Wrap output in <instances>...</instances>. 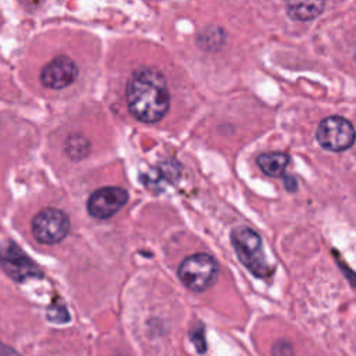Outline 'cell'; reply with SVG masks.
<instances>
[{
	"instance_id": "cell-1",
	"label": "cell",
	"mask_w": 356,
	"mask_h": 356,
	"mask_svg": "<svg viewBox=\"0 0 356 356\" xmlns=\"http://www.w3.org/2000/svg\"><path fill=\"white\" fill-rule=\"evenodd\" d=\"M127 106L139 121H160L170 107V92L164 75L153 67L138 68L127 83Z\"/></svg>"
},
{
	"instance_id": "cell-2",
	"label": "cell",
	"mask_w": 356,
	"mask_h": 356,
	"mask_svg": "<svg viewBox=\"0 0 356 356\" xmlns=\"http://www.w3.org/2000/svg\"><path fill=\"white\" fill-rule=\"evenodd\" d=\"M231 243L239 261L257 278H268L274 267L268 263L263 250L260 235L249 227L239 225L231 232Z\"/></svg>"
},
{
	"instance_id": "cell-3",
	"label": "cell",
	"mask_w": 356,
	"mask_h": 356,
	"mask_svg": "<svg viewBox=\"0 0 356 356\" xmlns=\"http://www.w3.org/2000/svg\"><path fill=\"white\" fill-rule=\"evenodd\" d=\"M218 275L217 261L206 253L191 254L178 267L181 282L193 292H203L214 285Z\"/></svg>"
},
{
	"instance_id": "cell-4",
	"label": "cell",
	"mask_w": 356,
	"mask_h": 356,
	"mask_svg": "<svg viewBox=\"0 0 356 356\" xmlns=\"http://www.w3.org/2000/svg\"><path fill=\"white\" fill-rule=\"evenodd\" d=\"M316 139L325 150L343 152L353 145L356 132L353 125L346 118L331 115L318 124L316 129Z\"/></svg>"
},
{
	"instance_id": "cell-5",
	"label": "cell",
	"mask_w": 356,
	"mask_h": 356,
	"mask_svg": "<svg viewBox=\"0 0 356 356\" xmlns=\"http://www.w3.org/2000/svg\"><path fill=\"white\" fill-rule=\"evenodd\" d=\"M70 231L68 216L54 207L40 210L32 220L33 238L44 245H54L63 241Z\"/></svg>"
},
{
	"instance_id": "cell-6",
	"label": "cell",
	"mask_w": 356,
	"mask_h": 356,
	"mask_svg": "<svg viewBox=\"0 0 356 356\" xmlns=\"http://www.w3.org/2000/svg\"><path fill=\"white\" fill-rule=\"evenodd\" d=\"M128 202V192L121 186H104L95 191L86 203L88 213L95 218H110Z\"/></svg>"
},
{
	"instance_id": "cell-7",
	"label": "cell",
	"mask_w": 356,
	"mask_h": 356,
	"mask_svg": "<svg viewBox=\"0 0 356 356\" xmlns=\"http://www.w3.org/2000/svg\"><path fill=\"white\" fill-rule=\"evenodd\" d=\"M0 266L15 281L43 277V273L35 266V263H32L13 242L0 252Z\"/></svg>"
},
{
	"instance_id": "cell-8",
	"label": "cell",
	"mask_w": 356,
	"mask_h": 356,
	"mask_svg": "<svg viewBox=\"0 0 356 356\" xmlns=\"http://www.w3.org/2000/svg\"><path fill=\"white\" fill-rule=\"evenodd\" d=\"M78 68L68 56H57L40 72L42 83L49 89H64L75 82Z\"/></svg>"
},
{
	"instance_id": "cell-9",
	"label": "cell",
	"mask_w": 356,
	"mask_h": 356,
	"mask_svg": "<svg viewBox=\"0 0 356 356\" xmlns=\"http://www.w3.org/2000/svg\"><path fill=\"white\" fill-rule=\"evenodd\" d=\"M257 164L266 175L273 178H280L284 175L289 164V156L282 152L263 153L257 157Z\"/></svg>"
},
{
	"instance_id": "cell-10",
	"label": "cell",
	"mask_w": 356,
	"mask_h": 356,
	"mask_svg": "<svg viewBox=\"0 0 356 356\" xmlns=\"http://www.w3.org/2000/svg\"><path fill=\"white\" fill-rule=\"evenodd\" d=\"M325 3L323 1H296L286 4V13L292 19L309 21L323 13Z\"/></svg>"
},
{
	"instance_id": "cell-11",
	"label": "cell",
	"mask_w": 356,
	"mask_h": 356,
	"mask_svg": "<svg viewBox=\"0 0 356 356\" xmlns=\"http://www.w3.org/2000/svg\"><path fill=\"white\" fill-rule=\"evenodd\" d=\"M65 152L72 160L83 159L89 152V143L79 135H71L65 142Z\"/></svg>"
},
{
	"instance_id": "cell-12",
	"label": "cell",
	"mask_w": 356,
	"mask_h": 356,
	"mask_svg": "<svg viewBox=\"0 0 356 356\" xmlns=\"http://www.w3.org/2000/svg\"><path fill=\"white\" fill-rule=\"evenodd\" d=\"M189 335H191V339H192L195 348L197 349V352H199V353H204L207 345H206V341H204V331H203V327H202V325H196V327L193 325V327L191 328Z\"/></svg>"
},
{
	"instance_id": "cell-13",
	"label": "cell",
	"mask_w": 356,
	"mask_h": 356,
	"mask_svg": "<svg viewBox=\"0 0 356 356\" xmlns=\"http://www.w3.org/2000/svg\"><path fill=\"white\" fill-rule=\"evenodd\" d=\"M49 318L54 323H65L68 321V312L63 306H53L49 309Z\"/></svg>"
},
{
	"instance_id": "cell-14",
	"label": "cell",
	"mask_w": 356,
	"mask_h": 356,
	"mask_svg": "<svg viewBox=\"0 0 356 356\" xmlns=\"http://www.w3.org/2000/svg\"><path fill=\"white\" fill-rule=\"evenodd\" d=\"M0 356H21L19 353H17L14 349L0 343Z\"/></svg>"
},
{
	"instance_id": "cell-15",
	"label": "cell",
	"mask_w": 356,
	"mask_h": 356,
	"mask_svg": "<svg viewBox=\"0 0 356 356\" xmlns=\"http://www.w3.org/2000/svg\"><path fill=\"white\" fill-rule=\"evenodd\" d=\"M285 186H286V189L289 191V192H293V191H296V181H295V178H292V177H285Z\"/></svg>"
},
{
	"instance_id": "cell-16",
	"label": "cell",
	"mask_w": 356,
	"mask_h": 356,
	"mask_svg": "<svg viewBox=\"0 0 356 356\" xmlns=\"http://www.w3.org/2000/svg\"><path fill=\"white\" fill-rule=\"evenodd\" d=\"M353 54H355V60H356V46H355V51H353Z\"/></svg>"
}]
</instances>
